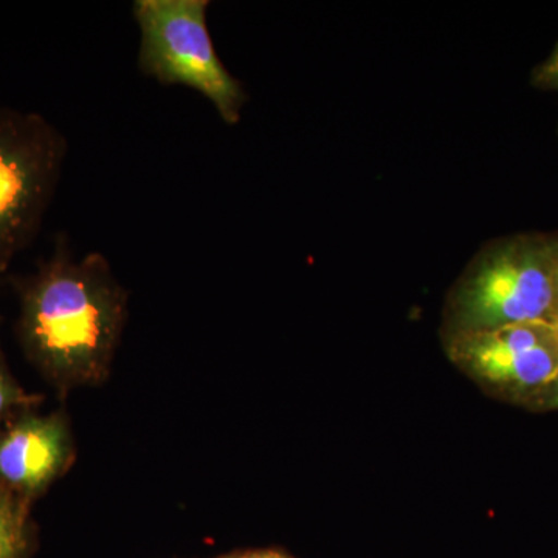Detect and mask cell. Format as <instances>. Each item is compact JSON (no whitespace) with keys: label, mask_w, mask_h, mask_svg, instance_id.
Instances as JSON below:
<instances>
[{"label":"cell","mask_w":558,"mask_h":558,"mask_svg":"<svg viewBox=\"0 0 558 558\" xmlns=\"http://www.w3.org/2000/svg\"><path fill=\"white\" fill-rule=\"evenodd\" d=\"M17 343L33 369L60 396L109 379L126 328L130 293L100 252L76 258L58 233L33 274L11 277Z\"/></svg>","instance_id":"1"},{"label":"cell","mask_w":558,"mask_h":558,"mask_svg":"<svg viewBox=\"0 0 558 558\" xmlns=\"http://www.w3.org/2000/svg\"><path fill=\"white\" fill-rule=\"evenodd\" d=\"M209 0H135L140 72L161 86L196 90L229 126L240 123L248 95L216 51Z\"/></svg>","instance_id":"2"},{"label":"cell","mask_w":558,"mask_h":558,"mask_svg":"<svg viewBox=\"0 0 558 558\" xmlns=\"http://www.w3.org/2000/svg\"><path fill=\"white\" fill-rule=\"evenodd\" d=\"M68 154V138L49 119L0 106V275L35 244Z\"/></svg>","instance_id":"3"},{"label":"cell","mask_w":558,"mask_h":558,"mask_svg":"<svg viewBox=\"0 0 558 558\" xmlns=\"http://www.w3.org/2000/svg\"><path fill=\"white\" fill-rule=\"evenodd\" d=\"M457 332L521 323L556 325L549 241L515 238L488 248L454 293Z\"/></svg>","instance_id":"4"},{"label":"cell","mask_w":558,"mask_h":558,"mask_svg":"<svg viewBox=\"0 0 558 558\" xmlns=\"http://www.w3.org/2000/svg\"><path fill=\"white\" fill-rule=\"evenodd\" d=\"M449 351L459 368L521 405L531 407L558 373V329L554 323L457 332Z\"/></svg>","instance_id":"5"},{"label":"cell","mask_w":558,"mask_h":558,"mask_svg":"<svg viewBox=\"0 0 558 558\" xmlns=\"http://www.w3.org/2000/svg\"><path fill=\"white\" fill-rule=\"evenodd\" d=\"M75 457L64 411H25L0 429V487L33 506L69 472Z\"/></svg>","instance_id":"6"},{"label":"cell","mask_w":558,"mask_h":558,"mask_svg":"<svg viewBox=\"0 0 558 558\" xmlns=\"http://www.w3.org/2000/svg\"><path fill=\"white\" fill-rule=\"evenodd\" d=\"M33 534L32 505L0 487V558H28Z\"/></svg>","instance_id":"7"},{"label":"cell","mask_w":558,"mask_h":558,"mask_svg":"<svg viewBox=\"0 0 558 558\" xmlns=\"http://www.w3.org/2000/svg\"><path fill=\"white\" fill-rule=\"evenodd\" d=\"M43 396L27 391L11 373L0 344V429L25 411L38 410Z\"/></svg>","instance_id":"8"},{"label":"cell","mask_w":558,"mask_h":558,"mask_svg":"<svg viewBox=\"0 0 558 558\" xmlns=\"http://www.w3.org/2000/svg\"><path fill=\"white\" fill-rule=\"evenodd\" d=\"M532 81L542 89L558 90V44L553 53L535 69Z\"/></svg>","instance_id":"9"},{"label":"cell","mask_w":558,"mask_h":558,"mask_svg":"<svg viewBox=\"0 0 558 558\" xmlns=\"http://www.w3.org/2000/svg\"><path fill=\"white\" fill-rule=\"evenodd\" d=\"M529 409L539 411L558 410V373L557 376L554 377V380L548 385V388H546L545 391H543L542 395L531 403Z\"/></svg>","instance_id":"10"},{"label":"cell","mask_w":558,"mask_h":558,"mask_svg":"<svg viewBox=\"0 0 558 558\" xmlns=\"http://www.w3.org/2000/svg\"><path fill=\"white\" fill-rule=\"evenodd\" d=\"M550 266H553L554 293H556V323L558 319V240L549 241Z\"/></svg>","instance_id":"11"},{"label":"cell","mask_w":558,"mask_h":558,"mask_svg":"<svg viewBox=\"0 0 558 558\" xmlns=\"http://www.w3.org/2000/svg\"><path fill=\"white\" fill-rule=\"evenodd\" d=\"M255 558H288L286 556H281V554L278 553H263V554H255L253 556Z\"/></svg>","instance_id":"12"},{"label":"cell","mask_w":558,"mask_h":558,"mask_svg":"<svg viewBox=\"0 0 558 558\" xmlns=\"http://www.w3.org/2000/svg\"><path fill=\"white\" fill-rule=\"evenodd\" d=\"M230 558H255L253 556H242V557H230Z\"/></svg>","instance_id":"13"},{"label":"cell","mask_w":558,"mask_h":558,"mask_svg":"<svg viewBox=\"0 0 558 558\" xmlns=\"http://www.w3.org/2000/svg\"><path fill=\"white\" fill-rule=\"evenodd\" d=\"M556 326H557V329H558V319H557Z\"/></svg>","instance_id":"14"}]
</instances>
